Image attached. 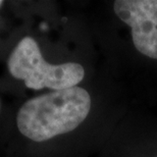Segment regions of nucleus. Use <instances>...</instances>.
I'll return each mask as SVG.
<instances>
[{"label":"nucleus","mask_w":157,"mask_h":157,"mask_svg":"<svg viewBox=\"0 0 157 157\" xmlns=\"http://www.w3.org/2000/svg\"><path fill=\"white\" fill-rule=\"evenodd\" d=\"M113 9L131 28L132 39L138 51L157 59V0H117Z\"/></svg>","instance_id":"obj_3"},{"label":"nucleus","mask_w":157,"mask_h":157,"mask_svg":"<svg viewBox=\"0 0 157 157\" xmlns=\"http://www.w3.org/2000/svg\"><path fill=\"white\" fill-rule=\"evenodd\" d=\"M7 67L12 77L23 80L26 86L33 90L70 89L77 87L85 77L84 67L77 62L48 63L32 37H25L20 41L10 53Z\"/></svg>","instance_id":"obj_2"},{"label":"nucleus","mask_w":157,"mask_h":157,"mask_svg":"<svg viewBox=\"0 0 157 157\" xmlns=\"http://www.w3.org/2000/svg\"><path fill=\"white\" fill-rule=\"evenodd\" d=\"M91 105L90 94L78 86L37 96L18 110V131L35 142H45L76 130L87 118Z\"/></svg>","instance_id":"obj_1"},{"label":"nucleus","mask_w":157,"mask_h":157,"mask_svg":"<svg viewBox=\"0 0 157 157\" xmlns=\"http://www.w3.org/2000/svg\"><path fill=\"white\" fill-rule=\"evenodd\" d=\"M156 157H157V156H156Z\"/></svg>","instance_id":"obj_5"},{"label":"nucleus","mask_w":157,"mask_h":157,"mask_svg":"<svg viewBox=\"0 0 157 157\" xmlns=\"http://www.w3.org/2000/svg\"><path fill=\"white\" fill-rule=\"evenodd\" d=\"M3 3H4V2H3L2 0H0V7H1V6L3 5Z\"/></svg>","instance_id":"obj_4"}]
</instances>
